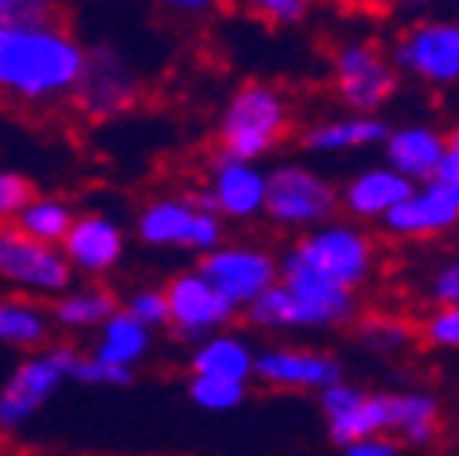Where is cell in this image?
I'll list each match as a JSON object with an SVG mask.
<instances>
[{
	"instance_id": "36",
	"label": "cell",
	"mask_w": 459,
	"mask_h": 456,
	"mask_svg": "<svg viewBox=\"0 0 459 456\" xmlns=\"http://www.w3.org/2000/svg\"><path fill=\"white\" fill-rule=\"evenodd\" d=\"M427 293H430L434 307H459V256L434 270Z\"/></svg>"
},
{
	"instance_id": "3",
	"label": "cell",
	"mask_w": 459,
	"mask_h": 456,
	"mask_svg": "<svg viewBox=\"0 0 459 456\" xmlns=\"http://www.w3.org/2000/svg\"><path fill=\"white\" fill-rule=\"evenodd\" d=\"M292 132V106L281 88L266 81H248L226 99L219 113V153L259 164L266 153L281 146V139Z\"/></svg>"
},
{
	"instance_id": "25",
	"label": "cell",
	"mask_w": 459,
	"mask_h": 456,
	"mask_svg": "<svg viewBox=\"0 0 459 456\" xmlns=\"http://www.w3.org/2000/svg\"><path fill=\"white\" fill-rule=\"evenodd\" d=\"M117 311H121L117 296H113L109 289H102V285H77V289L63 293L59 303L51 307L55 321H59L63 329H74V332L99 329L106 318H113Z\"/></svg>"
},
{
	"instance_id": "4",
	"label": "cell",
	"mask_w": 459,
	"mask_h": 456,
	"mask_svg": "<svg viewBox=\"0 0 459 456\" xmlns=\"http://www.w3.org/2000/svg\"><path fill=\"white\" fill-rule=\"evenodd\" d=\"M292 252L317 277L351 293H358L376 274V241L351 219H332L317 231H307L292 245Z\"/></svg>"
},
{
	"instance_id": "24",
	"label": "cell",
	"mask_w": 459,
	"mask_h": 456,
	"mask_svg": "<svg viewBox=\"0 0 459 456\" xmlns=\"http://www.w3.org/2000/svg\"><path fill=\"white\" fill-rule=\"evenodd\" d=\"M372 434H390L386 394H379V390H361L354 406H347L339 417L328 420V438L339 449H347L361 438H372Z\"/></svg>"
},
{
	"instance_id": "15",
	"label": "cell",
	"mask_w": 459,
	"mask_h": 456,
	"mask_svg": "<svg viewBox=\"0 0 459 456\" xmlns=\"http://www.w3.org/2000/svg\"><path fill=\"white\" fill-rule=\"evenodd\" d=\"M208 201L212 212L219 219H234V223H248L255 215H263L266 208V172L259 164L248 161H234V157H215L212 172H208Z\"/></svg>"
},
{
	"instance_id": "14",
	"label": "cell",
	"mask_w": 459,
	"mask_h": 456,
	"mask_svg": "<svg viewBox=\"0 0 459 456\" xmlns=\"http://www.w3.org/2000/svg\"><path fill=\"white\" fill-rule=\"evenodd\" d=\"M139 99V77L113 48H88L84 77L74 102L88 118H117Z\"/></svg>"
},
{
	"instance_id": "28",
	"label": "cell",
	"mask_w": 459,
	"mask_h": 456,
	"mask_svg": "<svg viewBox=\"0 0 459 456\" xmlns=\"http://www.w3.org/2000/svg\"><path fill=\"white\" fill-rule=\"evenodd\" d=\"M48 339V314L33 300H0V344L40 347Z\"/></svg>"
},
{
	"instance_id": "9",
	"label": "cell",
	"mask_w": 459,
	"mask_h": 456,
	"mask_svg": "<svg viewBox=\"0 0 459 456\" xmlns=\"http://www.w3.org/2000/svg\"><path fill=\"white\" fill-rule=\"evenodd\" d=\"M197 274L241 314L266 289L277 285V256L263 245H226L222 241L215 252L201 256Z\"/></svg>"
},
{
	"instance_id": "27",
	"label": "cell",
	"mask_w": 459,
	"mask_h": 456,
	"mask_svg": "<svg viewBox=\"0 0 459 456\" xmlns=\"http://www.w3.org/2000/svg\"><path fill=\"white\" fill-rule=\"evenodd\" d=\"M354 339L361 351L372 355H401L405 347L416 344V325L405 318H394V314H361L354 321Z\"/></svg>"
},
{
	"instance_id": "39",
	"label": "cell",
	"mask_w": 459,
	"mask_h": 456,
	"mask_svg": "<svg viewBox=\"0 0 459 456\" xmlns=\"http://www.w3.org/2000/svg\"><path fill=\"white\" fill-rule=\"evenodd\" d=\"M168 12H176V15H204V12H212V4H204V0H176V4H168Z\"/></svg>"
},
{
	"instance_id": "22",
	"label": "cell",
	"mask_w": 459,
	"mask_h": 456,
	"mask_svg": "<svg viewBox=\"0 0 459 456\" xmlns=\"http://www.w3.org/2000/svg\"><path fill=\"white\" fill-rule=\"evenodd\" d=\"M386 121L383 118H361V113H347V118H328L314 128L303 132V150L310 153H351L365 150L386 139Z\"/></svg>"
},
{
	"instance_id": "11",
	"label": "cell",
	"mask_w": 459,
	"mask_h": 456,
	"mask_svg": "<svg viewBox=\"0 0 459 456\" xmlns=\"http://www.w3.org/2000/svg\"><path fill=\"white\" fill-rule=\"evenodd\" d=\"M0 277L44 296H63L74 289V270L63 252L26 238L12 223L0 226Z\"/></svg>"
},
{
	"instance_id": "12",
	"label": "cell",
	"mask_w": 459,
	"mask_h": 456,
	"mask_svg": "<svg viewBox=\"0 0 459 456\" xmlns=\"http://www.w3.org/2000/svg\"><path fill=\"white\" fill-rule=\"evenodd\" d=\"M164 300H168V325L176 336L183 339H194V344H201V339L222 332L230 321L238 318V311L230 307L212 285L194 270H183L168 281L164 289Z\"/></svg>"
},
{
	"instance_id": "34",
	"label": "cell",
	"mask_w": 459,
	"mask_h": 456,
	"mask_svg": "<svg viewBox=\"0 0 459 456\" xmlns=\"http://www.w3.org/2000/svg\"><path fill=\"white\" fill-rule=\"evenodd\" d=\"M70 380H77V383H88V387H128L132 380H135V373H128V369H113V365H106V362H99V358H77V365H74V376Z\"/></svg>"
},
{
	"instance_id": "17",
	"label": "cell",
	"mask_w": 459,
	"mask_h": 456,
	"mask_svg": "<svg viewBox=\"0 0 459 456\" xmlns=\"http://www.w3.org/2000/svg\"><path fill=\"white\" fill-rule=\"evenodd\" d=\"M448 153L445 132L434 125H401L390 128L383 139V164L401 180H409L412 187H423L437 176V168Z\"/></svg>"
},
{
	"instance_id": "32",
	"label": "cell",
	"mask_w": 459,
	"mask_h": 456,
	"mask_svg": "<svg viewBox=\"0 0 459 456\" xmlns=\"http://www.w3.org/2000/svg\"><path fill=\"white\" fill-rule=\"evenodd\" d=\"M63 19V12L48 4V0H0V33L8 26H22V22H51Z\"/></svg>"
},
{
	"instance_id": "21",
	"label": "cell",
	"mask_w": 459,
	"mask_h": 456,
	"mask_svg": "<svg viewBox=\"0 0 459 456\" xmlns=\"http://www.w3.org/2000/svg\"><path fill=\"white\" fill-rule=\"evenodd\" d=\"M390 431L401 445H430L441 431V402L430 390H397L386 394Z\"/></svg>"
},
{
	"instance_id": "30",
	"label": "cell",
	"mask_w": 459,
	"mask_h": 456,
	"mask_svg": "<svg viewBox=\"0 0 459 456\" xmlns=\"http://www.w3.org/2000/svg\"><path fill=\"white\" fill-rule=\"evenodd\" d=\"M416 336L427 347L437 351H459V307H434L416 325Z\"/></svg>"
},
{
	"instance_id": "20",
	"label": "cell",
	"mask_w": 459,
	"mask_h": 456,
	"mask_svg": "<svg viewBox=\"0 0 459 456\" xmlns=\"http://www.w3.org/2000/svg\"><path fill=\"white\" fill-rule=\"evenodd\" d=\"M190 373L194 376H215V380H234V383L248 387V380L255 373L252 339L241 332H230V329L201 339L190 355Z\"/></svg>"
},
{
	"instance_id": "23",
	"label": "cell",
	"mask_w": 459,
	"mask_h": 456,
	"mask_svg": "<svg viewBox=\"0 0 459 456\" xmlns=\"http://www.w3.org/2000/svg\"><path fill=\"white\" fill-rule=\"evenodd\" d=\"M150 347H153V332L143 329L132 314L117 311L113 318H106L99 325V339H95L91 358H99V362H106L113 369H128L132 373L150 355Z\"/></svg>"
},
{
	"instance_id": "8",
	"label": "cell",
	"mask_w": 459,
	"mask_h": 456,
	"mask_svg": "<svg viewBox=\"0 0 459 456\" xmlns=\"http://www.w3.org/2000/svg\"><path fill=\"white\" fill-rule=\"evenodd\" d=\"M139 238L153 249L208 256L222 245V219L190 197H157L139 212Z\"/></svg>"
},
{
	"instance_id": "7",
	"label": "cell",
	"mask_w": 459,
	"mask_h": 456,
	"mask_svg": "<svg viewBox=\"0 0 459 456\" xmlns=\"http://www.w3.org/2000/svg\"><path fill=\"white\" fill-rule=\"evenodd\" d=\"M386 59L394 70H405L430 88H459V19L412 22Z\"/></svg>"
},
{
	"instance_id": "6",
	"label": "cell",
	"mask_w": 459,
	"mask_h": 456,
	"mask_svg": "<svg viewBox=\"0 0 459 456\" xmlns=\"http://www.w3.org/2000/svg\"><path fill=\"white\" fill-rule=\"evenodd\" d=\"M328 70H332L335 99L347 110L361 113V118H376V110H383L401 84L394 63L372 40H361V37L335 44Z\"/></svg>"
},
{
	"instance_id": "5",
	"label": "cell",
	"mask_w": 459,
	"mask_h": 456,
	"mask_svg": "<svg viewBox=\"0 0 459 456\" xmlns=\"http://www.w3.org/2000/svg\"><path fill=\"white\" fill-rule=\"evenodd\" d=\"M339 212V187L321 176L317 168L303 164V161H289L277 164L273 172H266V208L263 215H270L277 226H289V231H317V226L332 223Z\"/></svg>"
},
{
	"instance_id": "33",
	"label": "cell",
	"mask_w": 459,
	"mask_h": 456,
	"mask_svg": "<svg viewBox=\"0 0 459 456\" xmlns=\"http://www.w3.org/2000/svg\"><path fill=\"white\" fill-rule=\"evenodd\" d=\"M125 314H132L143 329H168V300H164V289H139L125 307Z\"/></svg>"
},
{
	"instance_id": "40",
	"label": "cell",
	"mask_w": 459,
	"mask_h": 456,
	"mask_svg": "<svg viewBox=\"0 0 459 456\" xmlns=\"http://www.w3.org/2000/svg\"><path fill=\"white\" fill-rule=\"evenodd\" d=\"M445 143H448V153H455V157H459V125H455V128L445 136Z\"/></svg>"
},
{
	"instance_id": "38",
	"label": "cell",
	"mask_w": 459,
	"mask_h": 456,
	"mask_svg": "<svg viewBox=\"0 0 459 456\" xmlns=\"http://www.w3.org/2000/svg\"><path fill=\"white\" fill-rule=\"evenodd\" d=\"M448 201H452V208L459 212V157L455 153H445V161H441V168H437V176L430 180Z\"/></svg>"
},
{
	"instance_id": "31",
	"label": "cell",
	"mask_w": 459,
	"mask_h": 456,
	"mask_svg": "<svg viewBox=\"0 0 459 456\" xmlns=\"http://www.w3.org/2000/svg\"><path fill=\"white\" fill-rule=\"evenodd\" d=\"M37 197L33 183L19 172H8V168H0V226L4 223H15V215Z\"/></svg>"
},
{
	"instance_id": "29",
	"label": "cell",
	"mask_w": 459,
	"mask_h": 456,
	"mask_svg": "<svg viewBox=\"0 0 459 456\" xmlns=\"http://www.w3.org/2000/svg\"><path fill=\"white\" fill-rule=\"evenodd\" d=\"M248 387L234 380H215V376H190V402L204 413H230L245 402Z\"/></svg>"
},
{
	"instance_id": "37",
	"label": "cell",
	"mask_w": 459,
	"mask_h": 456,
	"mask_svg": "<svg viewBox=\"0 0 459 456\" xmlns=\"http://www.w3.org/2000/svg\"><path fill=\"white\" fill-rule=\"evenodd\" d=\"M342 456H401V442L394 434H372L342 449Z\"/></svg>"
},
{
	"instance_id": "13",
	"label": "cell",
	"mask_w": 459,
	"mask_h": 456,
	"mask_svg": "<svg viewBox=\"0 0 459 456\" xmlns=\"http://www.w3.org/2000/svg\"><path fill=\"white\" fill-rule=\"evenodd\" d=\"M252 380L273 387V390H325L342 380V362L328 351L314 347H292V344H273L255 351V373Z\"/></svg>"
},
{
	"instance_id": "10",
	"label": "cell",
	"mask_w": 459,
	"mask_h": 456,
	"mask_svg": "<svg viewBox=\"0 0 459 456\" xmlns=\"http://www.w3.org/2000/svg\"><path fill=\"white\" fill-rule=\"evenodd\" d=\"M77 358L81 355L74 347H48L30 355L0 387V427H22L74 376Z\"/></svg>"
},
{
	"instance_id": "26",
	"label": "cell",
	"mask_w": 459,
	"mask_h": 456,
	"mask_svg": "<svg viewBox=\"0 0 459 456\" xmlns=\"http://www.w3.org/2000/svg\"><path fill=\"white\" fill-rule=\"evenodd\" d=\"M74 208L59 197H33L19 215H15V231H22L26 238L40 241V245H51V249H59L63 238L70 234V226H74Z\"/></svg>"
},
{
	"instance_id": "16",
	"label": "cell",
	"mask_w": 459,
	"mask_h": 456,
	"mask_svg": "<svg viewBox=\"0 0 459 456\" xmlns=\"http://www.w3.org/2000/svg\"><path fill=\"white\" fill-rule=\"evenodd\" d=\"M63 259L70 263V270H81V274H109L125 259V231L109 215H99V212H88V215H77L70 234L63 238L59 245Z\"/></svg>"
},
{
	"instance_id": "18",
	"label": "cell",
	"mask_w": 459,
	"mask_h": 456,
	"mask_svg": "<svg viewBox=\"0 0 459 456\" xmlns=\"http://www.w3.org/2000/svg\"><path fill=\"white\" fill-rule=\"evenodd\" d=\"M455 226H459V212L434 183L412 187V194L383 219V231L401 241H430V238L452 234Z\"/></svg>"
},
{
	"instance_id": "19",
	"label": "cell",
	"mask_w": 459,
	"mask_h": 456,
	"mask_svg": "<svg viewBox=\"0 0 459 456\" xmlns=\"http://www.w3.org/2000/svg\"><path fill=\"white\" fill-rule=\"evenodd\" d=\"M409 194H412L409 180L390 172L386 164H368L342 183L339 205L351 215V223H383Z\"/></svg>"
},
{
	"instance_id": "2",
	"label": "cell",
	"mask_w": 459,
	"mask_h": 456,
	"mask_svg": "<svg viewBox=\"0 0 459 456\" xmlns=\"http://www.w3.org/2000/svg\"><path fill=\"white\" fill-rule=\"evenodd\" d=\"M358 293L317 277L310 267L296 259L289 249L277 259V285L266 289L252 307H245V321L263 332H299V329H339L358 321Z\"/></svg>"
},
{
	"instance_id": "35",
	"label": "cell",
	"mask_w": 459,
	"mask_h": 456,
	"mask_svg": "<svg viewBox=\"0 0 459 456\" xmlns=\"http://www.w3.org/2000/svg\"><path fill=\"white\" fill-rule=\"evenodd\" d=\"M252 12L270 26H296L310 15V4L307 0H259V4H252Z\"/></svg>"
},
{
	"instance_id": "1",
	"label": "cell",
	"mask_w": 459,
	"mask_h": 456,
	"mask_svg": "<svg viewBox=\"0 0 459 456\" xmlns=\"http://www.w3.org/2000/svg\"><path fill=\"white\" fill-rule=\"evenodd\" d=\"M88 48L63 19L22 22L0 33V99L19 106H51L77 95Z\"/></svg>"
}]
</instances>
